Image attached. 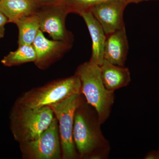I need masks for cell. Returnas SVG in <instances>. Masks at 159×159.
I'll use <instances>...</instances> for the list:
<instances>
[{
    "label": "cell",
    "mask_w": 159,
    "mask_h": 159,
    "mask_svg": "<svg viewBox=\"0 0 159 159\" xmlns=\"http://www.w3.org/2000/svg\"><path fill=\"white\" fill-rule=\"evenodd\" d=\"M109 0H67L66 5L70 12L79 15L90 11L94 6Z\"/></svg>",
    "instance_id": "obj_16"
},
{
    "label": "cell",
    "mask_w": 159,
    "mask_h": 159,
    "mask_svg": "<svg viewBox=\"0 0 159 159\" xmlns=\"http://www.w3.org/2000/svg\"><path fill=\"white\" fill-rule=\"evenodd\" d=\"M79 15L84 20L92 39V55L89 61L100 66L104 61L106 34L90 11L83 12Z\"/></svg>",
    "instance_id": "obj_11"
},
{
    "label": "cell",
    "mask_w": 159,
    "mask_h": 159,
    "mask_svg": "<svg viewBox=\"0 0 159 159\" xmlns=\"http://www.w3.org/2000/svg\"><path fill=\"white\" fill-rule=\"evenodd\" d=\"M145 159H157V150H152L148 152L144 157Z\"/></svg>",
    "instance_id": "obj_19"
},
{
    "label": "cell",
    "mask_w": 159,
    "mask_h": 159,
    "mask_svg": "<svg viewBox=\"0 0 159 159\" xmlns=\"http://www.w3.org/2000/svg\"><path fill=\"white\" fill-rule=\"evenodd\" d=\"M38 8L34 0H1L0 11L8 22L16 24L23 18L35 13Z\"/></svg>",
    "instance_id": "obj_13"
},
{
    "label": "cell",
    "mask_w": 159,
    "mask_h": 159,
    "mask_svg": "<svg viewBox=\"0 0 159 159\" xmlns=\"http://www.w3.org/2000/svg\"><path fill=\"white\" fill-rule=\"evenodd\" d=\"M19 144L24 159H62L57 119L54 116L49 127L37 139Z\"/></svg>",
    "instance_id": "obj_6"
},
{
    "label": "cell",
    "mask_w": 159,
    "mask_h": 159,
    "mask_svg": "<svg viewBox=\"0 0 159 159\" xmlns=\"http://www.w3.org/2000/svg\"><path fill=\"white\" fill-rule=\"evenodd\" d=\"M38 7L66 4L67 0H34Z\"/></svg>",
    "instance_id": "obj_17"
},
{
    "label": "cell",
    "mask_w": 159,
    "mask_h": 159,
    "mask_svg": "<svg viewBox=\"0 0 159 159\" xmlns=\"http://www.w3.org/2000/svg\"><path fill=\"white\" fill-rule=\"evenodd\" d=\"M101 124L97 111L85 100L76 109L73 139L80 158H108L110 145L102 134Z\"/></svg>",
    "instance_id": "obj_1"
},
{
    "label": "cell",
    "mask_w": 159,
    "mask_h": 159,
    "mask_svg": "<svg viewBox=\"0 0 159 159\" xmlns=\"http://www.w3.org/2000/svg\"><path fill=\"white\" fill-rule=\"evenodd\" d=\"M54 117L50 107L32 109L15 103L9 116L13 138L19 144L37 139L49 127Z\"/></svg>",
    "instance_id": "obj_3"
},
{
    "label": "cell",
    "mask_w": 159,
    "mask_h": 159,
    "mask_svg": "<svg viewBox=\"0 0 159 159\" xmlns=\"http://www.w3.org/2000/svg\"><path fill=\"white\" fill-rule=\"evenodd\" d=\"M143 1H151V0H142ZM152 1H159V0H152Z\"/></svg>",
    "instance_id": "obj_22"
},
{
    "label": "cell",
    "mask_w": 159,
    "mask_h": 159,
    "mask_svg": "<svg viewBox=\"0 0 159 159\" xmlns=\"http://www.w3.org/2000/svg\"><path fill=\"white\" fill-rule=\"evenodd\" d=\"M72 44L73 43L68 42L49 40L40 30L32 44L36 54L34 63L41 70L48 68L70 50Z\"/></svg>",
    "instance_id": "obj_9"
},
{
    "label": "cell",
    "mask_w": 159,
    "mask_h": 159,
    "mask_svg": "<svg viewBox=\"0 0 159 159\" xmlns=\"http://www.w3.org/2000/svg\"><path fill=\"white\" fill-rule=\"evenodd\" d=\"M1 1V0H0V1Z\"/></svg>",
    "instance_id": "obj_23"
},
{
    "label": "cell",
    "mask_w": 159,
    "mask_h": 159,
    "mask_svg": "<svg viewBox=\"0 0 159 159\" xmlns=\"http://www.w3.org/2000/svg\"><path fill=\"white\" fill-rule=\"evenodd\" d=\"M19 30V46L32 45L40 30L39 20L34 13L20 20L16 23Z\"/></svg>",
    "instance_id": "obj_14"
},
{
    "label": "cell",
    "mask_w": 159,
    "mask_h": 159,
    "mask_svg": "<svg viewBox=\"0 0 159 159\" xmlns=\"http://www.w3.org/2000/svg\"><path fill=\"white\" fill-rule=\"evenodd\" d=\"M100 68L102 82L108 90L115 92L130 82V71L124 66L116 65L104 60Z\"/></svg>",
    "instance_id": "obj_12"
},
{
    "label": "cell",
    "mask_w": 159,
    "mask_h": 159,
    "mask_svg": "<svg viewBox=\"0 0 159 159\" xmlns=\"http://www.w3.org/2000/svg\"><path fill=\"white\" fill-rule=\"evenodd\" d=\"M104 60L116 65L124 66L129 50L125 28L107 35Z\"/></svg>",
    "instance_id": "obj_10"
},
{
    "label": "cell",
    "mask_w": 159,
    "mask_h": 159,
    "mask_svg": "<svg viewBox=\"0 0 159 159\" xmlns=\"http://www.w3.org/2000/svg\"><path fill=\"white\" fill-rule=\"evenodd\" d=\"M85 100L82 94H74L49 106L58 122L62 159L79 158L73 139L74 115L77 107Z\"/></svg>",
    "instance_id": "obj_5"
},
{
    "label": "cell",
    "mask_w": 159,
    "mask_h": 159,
    "mask_svg": "<svg viewBox=\"0 0 159 159\" xmlns=\"http://www.w3.org/2000/svg\"><path fill=\"white\" fill-rule=\"evenodd\" d=\"M75 74L80 80L81 94L97 111L103 124L110 116L115 97L114 92L107 90L103 84L100 66L89 61L78 66Z\"/></svg>",
    "instance_id": "obj_2"
},
{
    "label": "cell",
    "mask_w": 159,
    "mask_h": 159,
    "mask_svg": "<svg viewBox=\"0 0 159 159\" xmlns=\"http://www.w3.org/2000/svg\"><path fill=\"white\" fill-rule=\"evenodd\" d=\"M70 13L66 4L38 7L35 14L39 20L40 30L52 39L73 43L74 37L66 28L67 16Z\"/></svg>",
    "instance_id": "obj_7"
},
{
    "label": "cell",
    "mask_w": 159,
    "mask_h": 159,
    "mask_svg": "<svg viewBox=\"0 0 159 159\" xmlns=\"http://www.w3.org/2000/svg\"><path fill=\"white\" fill-rule=\"evenodd\" d=\"M128 5L124 0H109L94 6L90 11L107 35L125 28L123 13Z\"/></svg>",
    "instance_id": "obj_8"
},
{
    "label": "cell",
    "mask_w": 159,
    "mask_h": 159,
    "mask_svg": "<svg viewBox=\"0 0 159 159\" xmlns=\"http://www.w3.org/2000/svg\"><path fill=\"white\" fill-rule=\"evenodd\" d=\"M124 1L128 3V4L130 3H139L143 2L142 0H124Z\"/></svg>",
    "instance_id": "obj_20"
},
{
    "label": "cell",
    "mask_w": 159,
    "mask_h": 159,
    "mask_svg": "<svg viewBox=\"0 0 159 159\" xmlns=\"http://www.w3.org/2000/svg\"><path fill=\"white\" fill-rule=\"evenodd\" d=\"M36 59V52L32 45L25 44L19 46L16 51L9 52L3 57L1 62L6 66L11 67L34 62Z\"/></svg>",
    "instance_id": "obj_15"
},
{
    "label": "cell",
    "mask_w": 159,
    "mask_h": 159,
    "mask_svg": "<svg viewBox=\"0 0 159 159\" xmlns=\"http://www.w3.org/2000/svg\"><path fill=\"white\" fill-rule=\"evenodd\" d=\"M157 159H159V150H157Z\"/></svg>",
    "instance_id": "obj_21"
},
{
    "label": "cell",
    "mask_w": 159,
    "mask_h": 159,
    "mask_svg": "<svg viewBox=\"0 0 159 159\" xmlns=\"http://www.w3.org/2000/svg\"><path fill=\"white\" fill-rule=\"evenodd\" d=\"M81 93L79 77L74 76L54 80L32 89L18 98L15 103L27 108L36 109L59 102L74 94Z\"/></svg>",
    "instance_id": "obj_4"
},
{
    "label": "cell",
    "mask_w": 159,
    "mask_h": 159,
    "mask_svg": "<svg viewBox=\"0 0 159 159\" xmlns=\"http://www.w3.org/2000/svg\"><path fill=\"white\" fill-rule=\"evenodd\" d=\"M8 22V19L0 11V39L4 37L5 34V25Z\"/></svg>",
    "instance_id": "obj_18"
}]
</instances>
